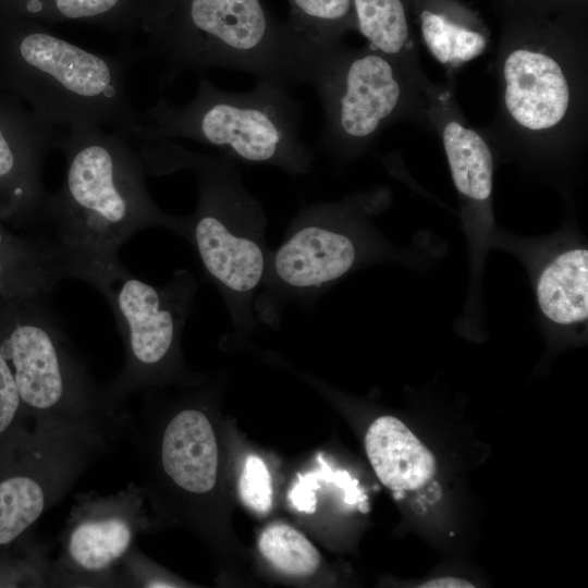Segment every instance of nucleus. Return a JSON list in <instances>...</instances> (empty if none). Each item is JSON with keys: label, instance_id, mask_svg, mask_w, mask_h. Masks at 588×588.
I'll use <instances>...</instances> for the list:
<instances>
[{"label": "nucleus", "instance_id": "1", "mask_svg": "<svg viewBox=\"0 0 588 588\" xmlns=\"http://www.w3.org/2000/svg\"><path fill=\"white\" fill-rule=\"evenodd\" d=\"M122 131L101 126L68 131L57 148L66 171L58 192L48 195L47 237L61 254L118 257L138 231L164 228L180 235L183 217L163 211L150 196L142 157Z\"/></svg>", "mask_w": 588, "mask_h": 588}, {"label": "nucleus", "instance_id": "2", "mask_svg": "<svg viewBox=\"0 0 588 588\" xmlns=\"http://www.w3.org/2000/svg\"><path fill=\"white\" fill-rule=\"evenodd\" d=\"M138 152L146 173H194L197 205L183 217L180 236L195 249L207 278L222 295L235 332L249 333L257 322L253 305L270 252L261 203L228 156L193 151L170 138H139Z\"/></svg>", "mask_w": 588, "mask_h": 588}, {"label": "nucleus", "instance_id": "3", "mask_svg": "<svg viewBox=\"0 0 588 588\" xmlns=\"http://www.w3.org/2000/svg\"><path fill=\"white\" fill-rule=\"evenodd\" d=\"M142 49L162 64L159 85L187 71L231 69L303 84L301 36L273 26L259 0H147Z\"/></svg>", "mask_w": 588, "mask_h": 588}, {"label": "nucleus", "instance_id": "4", "mask_svg": "<svg viewBox=\"0 0 588 588\" xmlns=\"http://www.w3.org/2000/svg\"><path fill=\"white\" fill-rule=\"evenodd\" d=\"M132 58V49L115 56L88 51L38 24L0 37L1 78L56 130L108 126L131 135L142 120L126 90Z\"/></svg>", "mask_w": 588, "mask_h": 588}, {"label": "nucleus", "instance_id": "5", "mask_svg": "<svg viewBox=\"0 0 588 588\" xmlns=\"http://www.w3.org/2000/svg\"><path fill=\"white\" fill-rule=\"evenodd\" d=\"M301 112L289 86L279 82L258 78L252 90L236 93L200 76L188 103L176 106L159 99L142 113L131 136L192 139L235 161L305 175L315 155L299 138Z\"/></svg>", "mask_w": 588, "mask_h": 588}, {"label": "nucleus", "instance_id": "6", "mask_svg": "<svg viewBox=\"0 0 588 588\" xmlns=\"http://www.w3.org/2000/svg\"><path fill=\"white\" fill-rule=\"evenodd\" d=\"M69 271L70 278L96 289L114 316L124 362L102 392L108 405L122 412L131 395L176 375L180 341L194 309L198 283L191 271L180 269L166 284H149L131 274L119 256H73Z\"/></svg>", "mask_w": 588, "mask_h": 588}, {"label": "nucleus", "instance_id": "7", "mask_svg": "<svg viewBox=\"0 0 588 588\" xmlns=\"http://www.w3.org/2000/svg\"><path fill=\"white\" fill-rule=\"evenodd\" d=\"M46 298H0V352L25 413L36 419H95L124 425L102 387L75 355Z\"/></svg>", "mask_w": 588, "mask_h": 588}, {"label": "nucleus", "instance_id": "8", "mask_svg": "<svg viewBox=\"0 0 588 588\" xmlns=\"http://www.w3.org/2000/svg\"><path fill=\"white\" fill-rule=\"evenodd\" d=\"M303 83L319 97L321 151L347 158L362 151L401 112L405 86L397 62L373 49L350 50L302 37Z\"/></svg>", "mask_w": 588, "mask_h": 588}, {"label": "nucleus", "instance_id": "9", "mask_svg": "<svg viewBox=\"0 0 588 588\" xmlns=\"http://www.w3.org/2000/svg\"><path fill=\"white\" fill-rule=\"evenodd\" d=\"M350 201L315 203L295 215L282 243L269 252L253 309L257 322L278 326L290 305L310 308L362 254Z\"/></svg>", "mask_w": 588, "mask_h": 588}, {"label": "nucleus", "instance_id": "10", "mask_svg": "<svg viewBox=\"0 0 588 588\" xmlns=\"http://www.w3.org/2000/svg\"><path fill=\"white\" fill-rule=\"evenodd\" d=\"M143 487L131 482L112 494L78 493L51 562V584L68 587L120 586L118 569L149 527Z\"/></svg>", "mask_w": 588, "mask_h": 588}, {"label": "nucleus", "instance_id": "11", "mask_svg": "<svg viewBox=\"0 0 588 588\" xmlns=\"http://www.w3.org/2000/svg\"><path fill=\"white\" fill-rule=\"evenodd\" d=\"M58 135L33 112L0 102V212L44 221L48 194L40 166Z\"/></svg>", "mask_w": 588, "mask_h": 588}, {"label": "nucleus", "instance_id": "12", "mask_svg": "<svg viewBox=\"0 0 588 588\" xmlns=\"http://www.w3.org/2000/svg\"><path fill=\"white\" fill-rule=\"evenodd\" d=\"M505 110L522 128L541 133L565 119L572 99L567 75L558 59L536 48L519 47L502 65Z\"/></svg>", "mask_w": 588, "mask_h": 588}, {"label": "nucleus", "instance_id": "13", "mask_svg": "<svg viewBox=\"0 0 588 588\" xmlns=\"http://www.w3.org/2000/svg\"><path fill=\"white\" fill-rule=\"evenodd\" d=\"M152 464L162 480L189 497L208 494L218 478L219 452L213 426L198 407L171 414L152 443Z\"/></svg>", "mask_w": 588, "mask_h": 588}, {"label": "nucleus", "instance_id": "14", "mask_svg": "<svg viewBox=\"0 0 588 588\" xmlns=\"http://www.w3.org/2000/svg\"><path fill=\"white\" fill-rule=\"evenodd\" d=\"M365 448L380 481L393 491H414L434 476L431 451L399 418L382 416L368 428Z\"/></svg>", "mask_w": 588, "mask_h": 588}, {"label": "nucleus", "instance_id": "15", "mask_svg": "<svg viewBox=\"0 0 588 588\" xmlns=\"http://www.w3.org/2000/svg\"><path fill=\"white\" fill-rule=\"evenodd\" d=\"M537 298L542 313L553 322L572 324L588 316V252L560 254L541 272Z\"/></svg>", "mask_w": 588, "mask_h": 588}, {"label": "nucleus", "instance_id": "16", "mask_svg": "<svg viewBox=\"0 0 588 588\" xmlns=\"http://www.w3.org/2000/svg\"><path fill=\"white\" fill-rule=\"evenodd\" d=\"M20 13L48 23L81 22L134 32L147 0H15Z\"/></svg>", "mask_w": 588, "mask_h": 588}, {"label": "nucleus", "instance_id": "17", "mask_svg": "<svg viewBox=\"0 0 588 588\" xmlns=\"http://www.w3.org/2000/svg\"><path fill=\"white\" fill-rule=\"evenodd\" d=\"M442 140L458 192L475 200L489 198L492 191L493 159L482 136L452 120L443 127Z\"/></svg>", "mask_w": 588, "mask_h": 588}, {"label": "nucleus", "instance_id": "18", "mask_svg": "<svg viewBox=\"0 0 588 588\" xmlns=\"http://www.w3.org/2000/svg\"><path fill=\"white\" fill-rule=\"evenodd\" d=\"M358 29L370 48L397 60L409 38L406 12L401 0H353Z\"/></svg>", "mask_w": 588, "mask_h": 588}, {"label": "nucleus", "instance_id": "19", "mask_svg": "<svg viewBox=\"0 0 588 588\" xmlns=\"http://www.w3.org/2000/svg\"><path fill=\"white\" fill-rule=\"evenodd\" d=\"M258 548L277 569L292 576L313 574L320 564V554L310 541L286 524H272L260 535Z\"/></svg>", "mask_w": 588, "mask_h": 588}, {"label": "nucleus", "instance_id": "20", "mask_svg": "<svg viewBox=\"0 0 588 588\" xmlns=\"http://www.w3.org/2000/svg\"><path fill=\"white\" fill-rule=\"evenodd\" d=\"M421 32L427 47L443 64L469 61L486 48L481 34L430 11L421 14Z\"/></svg>", "mask_w": 588, "mask_h": 588}, {"label": "nucleus", "instance_id": "21", "mask_svg": "<svg viewBox=\"0 0 588 588\" xmlns=\"http://www.w3.org/2000/svg\"><path fill=\"white\" fill-rule=\"evenodd\" d=\"M302 20L294 29L309 40L335 42L352 12L353 0H292Z\"/></svg>", "mask_w": 588, "mask_h": 588}, {"label": "nucleus", "instance_id": "22", "mask_svg": "<svg viewBox=\"0 0 588 588\" xmlns=\"http://www.w3.org/2000/svg\"><path fill=\"white\" fill-rule=\"evenodd\" d=\"M243 503L258 514H266L272 506L271 476L265 462L256 456H247L238 483Z\"/></svg>", "mask_w": 588, "mask_h": 588}, {"label": "nucleus", "instance_id": "23", "mask_svg": "<svg viewBox=\"0 0 588 588\" xmlns=\"http://www.w3.org/2000/svg\"><path fill=\"white\" fill-rule=\"evenodd\" d=\"M22 413H25V409L11 366L0 352V438L14 431V425Z\"/></svg>", "mask_w": 588, "mask_h": 588}, {"label": "nucleus", "instance_id": "24", "mask_svg": "<svg viewBox=\"0 0 588 588\" xmlns=\"http://www.w3.org/2000/svg\"><path fill=\"white\" fill-rule=\"evenodd\" d=\"M319 474L309 473L299 476L291 489L289 497L296 510L313 513L316 509Z\"/></svg>", "mask_w": 588, "mask_h": 588}, {"label": "nucleus", "instance_id": "25", "mask_svg": "<svg viewBox=\"0 0 588 588\" xmlns=\"http://www.w3.org/2000/svg\"><path fill=\"white\" fill-rule=\"evenodd\" d=\"M420 588H474V585L463 578L457 577H440L430 579L422 585Z\"/></svg>", "mask_w": 588, "mask_h": 588}]
</instances>
